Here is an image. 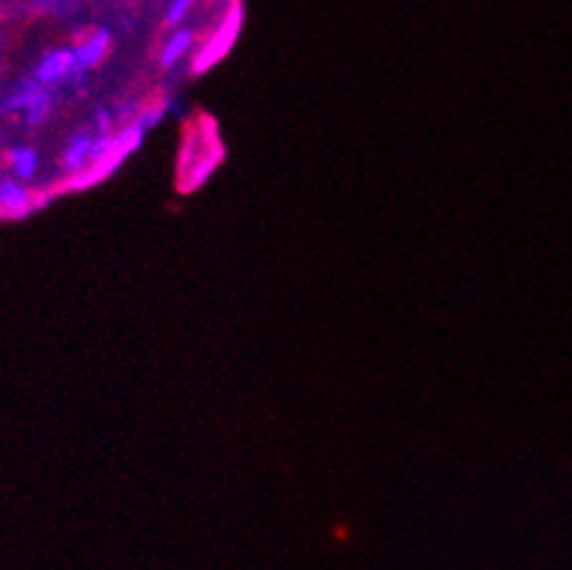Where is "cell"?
<instances>
[{
    "instance_id": "obj_1",
    "label": "cell",
    "mask_w": 572,
    "mask_h": 570,
    "mask_svg": "<svg viewBox=\"0 0 572 570\" xmlns=\"http://www.w3.org/2000/svg\"><path fill=\"white\" fill-rule=\"evenodd\" d=\"M0 111L7 117H14L23 131H38L49 124L55 111V91L40 86L32 75L18 78L9 91L0 98Z\"/></svg>"
},
{
    "instance_id": "obj_2",
    "label": "cell",
    "mask_w": 572,
    "mask_h": 570,
    "mask_svg": "<svg viewBox=\"0 0 572 570\" xmlns=\"http://www.w3.org/2000/svg\"><path fill=\"white\" fill-rule=\"evenodd\" d=\"M40 86H46L49 91L58 89H78L83 83V71H78L75 66V55H71V46H55V49H46L38 60H34L32 71H29Z\"/></svg>"
},
{
    "instance_id": "obj_3",
    "label": "cell",
    "mask_w": 572,
    "mask_h": 570,
    "mask_svg": "<svg viewBox=\"0 0 572 570\" xmlns=\"http://www.w3.org/2000/svg\"><path fill=\"white\" fill-rule=\"evenodd\" d=\"M95 129H75L66 137L63 149H60V171L66 177H75L95 166Z\"/></svg>"
},
{
    "instance_id": "obj_4",
    "label": "cell",
    "mask_w": 572,
    "mask_h": 570,
    "mask_svg": "<svg viewBox=\"0 0 572 570\" xmlns=\"http://www.w3.org/2000/svg\"><path fill=\"white\" fill-rule=\"evenodd\" d=\"M239 27H243V7H239L237 0H234L231 9H228V14H226V20H223V27H219V32H214V38L208 40L206 49L197 55L194 71H203V69H208L211 63H217V58H223V55L231 49L234 38L239 35Z\"/></svg>"
},
{
    "instance_id": "obj_5",
    "label": "cell",
    "mask_w": 572,
    "mask_h": 570,
    "mask_svg": "<svg viewBox=\"0 0 572 570\" xmlns=\"http://www.w3.org/2000/svg\"><path fill=\"white\" fill-rule=\"evenodd\" d=\"M34 206H38V200H34L32 188L0 169V217L20 220V217L32 214Z\"/></svg>"
},
{
    "instance_id": "obj_6",
    "label": "cell",
    "mask_w": 572,
    "mask_h": 570,
    "mask_svg": "<svg viewBox=\"0 0 572 570\" xmlns=\"http://www.w3.org/2000/svg\"><path fill=\"white\" fill-rule=\"evenodd\" d=\"M111 43H115V38H111V29H95V32L86 35L83 40H78V43L71 46V55H75V66H78V71H83V75H89V71H95L97 66H103V60L109 58L111 52Z\"/></svg>"
},
{
    "instance_id": "obj_7",
    "label": "cell",
    "mask_w": 572,
    "mask_h": 570,
    "mask_svg": "<svg viewBox=\"0 0 572 570\" xmlns=\"http://www.w3.org/2000/svg\"><path fill=\"white\" fill-rule=\"evenodd\" d=\"M3 171L29 186L40 175V151L32 142H12L3 149Z\"/></svg>"
},
{
    "instance_id": "obj_8",
    "label": "cell",
    "mask_w": 572,
    "mask_h": 570,
    "mask_svg": "<svg viewBox=\"0 0 572 570\" xmlns=\"http://www.w3.org/2000/svg\"><path fill=\"white\" fill-rule=\"evenodd\" d=\"M194 40H197L194 29H174V32L168 35V40L162 43V49H160V66H162V69H174V66L180 63V60H186V55L191 52Z\"/></svg>"
},
{
    "instance_id": "obj_9",
    "label": "cell",
    "mask_w": 572,
    "mask_h": 570,
    "mask_svg": "<svg viewBox=\"0 0 572 570\" xmlns=\"http://www.w3.org/2000/svg\"><path fill=\"white\" fill-rule=\"evenodd\" d=\"M194 7H197V0H171L166 9V27L168 29L180 27L183 20L194 12Z\"/></svg>"
},
{
    "instance_id": "obj_10",
    "label": "cell",
    "mask_w": 572,
    "mask_h": 570,
    "mask_svg": "<svg viewBox=\"0 0 572 570\" xmlns=\"http://www.w3.org/2000/svg\"><path fill=\"white\" fill-rule=\"evenodd\" d=\"M32 7L38 12H52V9H58V0H32Z\"/></svg>"
},
{
    "instance_id": "obj_11",
    "label": "cell",
    "mask_w": 572,
    "mask_h": 570,
    "mask_svg": "<svg viewBox=\"0 0 572 570\" xmlns=\"http://www.w3.org/2000/svg\"><path fill=\"white\" fill-rule=\"evenodd\" d=\"M3 49H7V32L0 29V55H3Z\"/></svg>"
}]
</instances>
